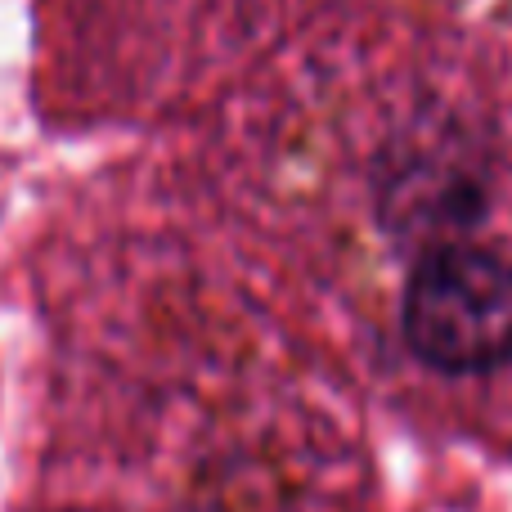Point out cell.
Wrapping results in <instances>:
<instances>
[{
    "mask_svg": "<svg viewBox=\"0 0 512 512\" xmlns=\"http://www.w3.org/2000/svg\"><path fill=\"white\" fill-rule=\"evenodd\" d=\"M400 324L432 369H499L512 360V265L472 243H436L409 270Z\"/></svg>",
    "mask_w": 512,
    "mask_h": 512,
    "instance_id": "cell-1",
    "label": "cell"
},
{
    "mask_svg": "<svg viewBox=\"0 0 512 512\" xmlns=\"http://www.w3.org/2000/svg\"><path fill=\"white\" fill-rule=\"evenodd\" d=\"M481 216V189L450 162L409 158L387 171L382 185V225L405 239L418 230H454Z\"/></svg>",
    "mask_w": 512,
    "mask_h": 512,
    "instance_id": "cell-2",
    "label": "cell"
}]
</instances>
